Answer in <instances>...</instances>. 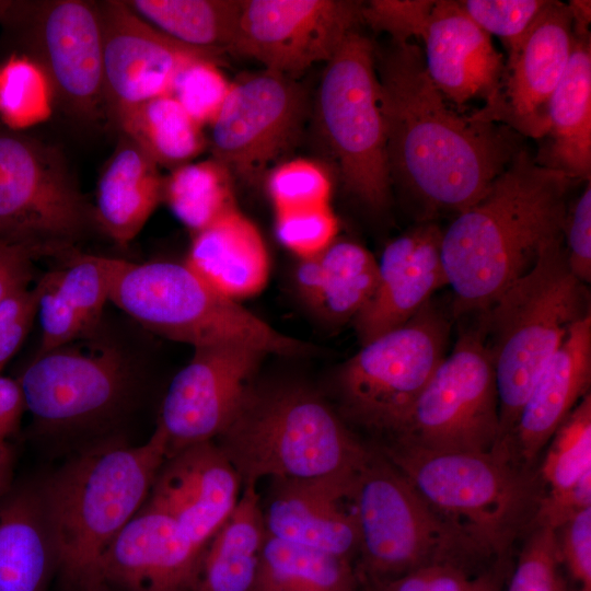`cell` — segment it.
Listing matches in <instances>:
<instances>
[{
    "mask_svg": "<svg viewBox=\"0 0 591 591\" xmlns=\"http://www.w3.org/2000/svg\"><path fill=\"white\" fill-rule=\"evenodd\" d=\"M392 185L420 207V221L480 199L524 147L506 125L462 114L429 78L415 43L375 47Z\"/></svg>",
    "mask_w": 591,
    "mask_h": 591,
    "instance_id": "cell-1",
    "label": "cell"
},
{
    "mask_svg": "<svg viewBox=\"0 0 591 591\" xmlns=\"http://www.w3.org/2000/svg\"><path fill=\"white\" fill-rule=\"evenodd\" d=\"M573 182L523 147L484 196L456 213L440 247L454 318L490 306L563 235Z\"/></svg>",
    "mask_w": 591,
    "mask_h": 591,
    "instance_id": "cell-2",
    "label": "cell"
},
{
    "mask_svg": "<svg viewBox=\"0 0 591 591\" xmlns=\"http://www.w3.org/2000/svg\"><path fill=\"white\" fill-rule=\"evenodd\" d=\"M166 452V433L157 424L141 444L105 440L83 445L42 478L61 587L99 581L103 553L143 507Z\"/></svg>",
    "mask_w": 591,
    "mask_h": 591,
    "instance_id": "cell-3",
    "label": "cell"
},
{
    "mask_svg": "<svg viewBox=\"0 0 591 591\" xmlns=\"http://www.w3.org/2000/svg\"><path fill=\"white\" fill-rule=\"evenodd\" d=\"M587 285L567 262L563 235L536 264L476 314L493 362L499 408V440L508 437L536 379L570 327L590 314Z\"/></svg>",
    "mask_w": 591,
    "mask_h": 591,
    "instance_id": "cell-4",
    "label": "cell"
},
{
    "mask_svg": "<svg viewBox=\"0 0 591 591\" xmlns=\"http://www.w3.org/2000/svg\"><path fill=\"white\" fill-rule=\"evenodd\" d=\"M218 439L243 486L264 477L354 475L371 449L317 394L294 384L254 385Z\"/></svg>",
    "mask_w": 591,
    "mask_h": 591,
    "instance_id": "cell-5",
    "label": "cell"
},
{
    "mask_svg": "<svg viewBox=\"0 0 591 591\" xmlns=\"http://www.w3.org/2000/svg\"><path fill=\"white\" fill-rule=\"evenodd\" d=\"M376 448L483 558L505 555L533 524L541 499L535 470L494 452L429 451L393 440Z\"/></svg>",
    "mask_w": 591,
    "mask_h": 591,
    "instance_id": "cell-6",
    "label": "cell"
},
{
    "mask_svg": "<svg viewBox=\"0 0 591 591\" xmlns=\"http://www.w3.org/2000/svg\"><path fill=\"white\" fill-rule=\"evenodd\" d=\"M109 301L146 328L194 348L234 344L280 356L310 349L213 289L185 263L113 258Z\"/></svg>",
    "mask_w": 591,
    "mask_h": 591,
    "instance_id": "cell-7",
    "label": "cell"
},
{
    "mask_svg": "<svg viewBox=\"0 0 591 591\" xmlns=\"http://www.w3.org/2000/svg\"><path fill=\"white\" fill-rule=\"evenodd\" d=\"M351 501L363 570L385 580L431 564L465 566L483 558L378 449L371 448Z\"/></svg>",
    "mask_w": 591,
    "mask_h": 591,
    "instance_id": "cell-8",
    "label": "cell"
},
{
    "mask_svg": "<svg viewBox=\"0 0 591 591\" xmlns=\"http://www.w3.org/2000/svg\"><path fill=\"white\" fill-rule=\"evenodd\" d=\"M316 120L346 190L374 212L390 204L392 181L375 69V46L352 32L325 63Z\"/></svg>",
    "mask_w": 591,
    "mask_h": 591,
    "instance_id": "cell-9",
    "label": "cell"
},
{
    "mask_svg": "<svg viewBox=\"0 0 591 591\" xmlns=\"http://www.w3.org/2000/svg\"><path fill=\"white\" fill-rule=\"evenodd\" d=\"M450 329L447 313L431 299L402 326L361 345L337 375L348 417L394 436L445 357Z\"/></svg>",
    "mask_w": 591,
    "mask_h": 591,
    "instance_id": "cell-10",
    "label": "cell"
},
{
    "mask_svg": "<svg viewBox=\"0 0 591 591\" xmlns=\"http://www.w3.org/2000/svg\"><path fill=\"white\" fill-rule=\"evenodd\" d=\"M91 211L56 148L0 130V239L57 255L86 232Z\"/></svg>",
    "mask_w": 591,
    "mask_h": 591,
    "instance_id": "cell-11",
    "label": "cell"
},
{
    "mask_svg": "<svg viewBox=\"0 0 591 591\" xmlns=\"http://www.w3.org/2000/svg\"><path fill=\"white\" fill-rule=\"evenodd\" d=\"M387 440L439 452H494L499 440L495 372L477 325L462 331Z\"/></svg>",
    "mask_w": 591,
    "mask_h": 591,
    "instance_id": "cell-12",
    "label": "cell"
},
{
    "mask_svg": "<svg viewBox=\"0 0 591 591\" xmlns=\"http://www.w3.org/2000/svg\"><path fill=\"white\" fill-rule=\"evenodd\" d=\"M18 382L38 429L60 436L116 415L130 396L132 373L116 347L71 343L37 355Z\"/></svg>",
    "mask_w": 591,
    "mask_h": 591,
    "instance_id": "cell-13",
    "label": "cell"
},
{
    "mask_svg": "<svg viewBox=\"0 0 591 591\" xmlns=\"http://www.w3.org/2000/svg\"><path fill=\"white\" fill-rule=\"evenodd\" d=\"M308 99L294 78L268 70L232 82L211 126L212 158L253 185L277 165L299 137Z\"/></svg>",
    "mask_w": 591,
    "mask_h": 591,
    "instance_id": "cell-14",
    "label": "cell"
},
{
    "mask_svg": "<svg viewBox=\"0 0 591 591\" xmlns=\"http://www.w3.org/2000/svg\"><path fill=\"white\" fill-rule=\"evenodd\" d=\"M362 1L243 0L231 54L294 78L326 63L362 23Z\"/></svg>",
    "mask_w": 591,
    "mask_h": 591,
    "instance_id": "cell-15",
    "label": "cell"
},
{
    "mask_svg": "<svg viewBox=\"0 0 591 591\" xmlns=\"http://www.w3.org/2000/svg\"><path fill=\"white\" fill-rule=\"evenodd\" d=\"M5 22L26 23L35 54L32 58L46 70L55 95L71 115L84 121L104 117L107 108L97 3L81 0L15 2Z\"/></svg>",
    "mask_w": 591,
    "mask_h": 591,
    "instance_id": "cell-16",
    "label": "cell"
},
{
    "mask_svg": "<svg viewBox=\"0 0 591 591\" xmlns=\"http://www.w3.org/2000/svg\"><path fill=\"white\" fill-rule=\"evenodd\" d=\"M193 358L173 378L158 424L167 438L166 456L218 438L231 424L267 355L234 344L194 348Z\"/></svg>",
    "mask_w": 591,
    "mask_h": 591,
    "instance_id": "cell-17",
    "label": "cell"
},
{
    "mask_svg": "<svg viewBox=\"0 0 591 591\" xmlns=\"http://www.w3.org/2000/svg\"><path fill=\"white\" fill-rule=\"evenodd\" d=\"M573 21L568 3L549 0L529 31L506 47L508 58L496 97L474 113L522 137L542 139L547 106L569 61Z\"/></svg>",
    "mask_w": 591,
    "mask_h": 591,
    "instance_id": "cell-18",
    "label": "cell"
},
{
    "mask_svg": "<svg viewBox=\"0 0 591 591\" xmlns=\"http://www.w3.org/2000/svg\"><path fill=\"white\" fill-rule=\"evenodd\" d=\"M103 36L104 94L107 112L171 94L177 73L199 58L223 54L187 46L135 13L126 1L97 3Z\"/></svg>",
    "mask_w": 591,
    "mask_h": 591,
    "instance_id": "cell-19",
    "label": "cell"
},
{
    "mask_svg": "<svg viewBox=\"0 0 591 591\" xmlns=\"http://www.w3.org/2000/svg\"><path fill=\"white\" fill-rule=\"evenodd\" d=\"M242 480L215 440L167 455L143 506L170 517L206 548L241 496Z\"/></svg>",
    "mask_w": 591,
    "mask_h": 591,
    "instance_id": "cell-20",
    "label": "cell"
},
{
    "mask_svg": "<svg viewBox=\"0 0 591 591\" xmlns=\"http://www.w3.org/2000/svg\"><path fill=\"white\" fill-rule=\"evenodd\" d=\"M205 548L143 506L103 553L97 579L113 591H193Z\"/></svg>",
    "mask_w": 591,
    "mask_h": 591,
    "instance_id": "cell-21",
    "label": "cell"
},
{
    "mask_svg": "<svg viewBox=\"0 0 591 591\" xmlns=\"http://www.w3.org/2000/svg\"><path fill=\"white\" fill-rule=\"evenodd\" d=\"M357 474L273 478L262 505L267 536L350 560L359 530L354 507L346 506Z\"/></svg>",
    "mask_w": 591,
    "mask_h": 591,
    "instance_id": "cell-22",
    "label": "cell"
},
{
    "mask_svg": "<svg viewBox=\"0 0 591 591\" xmlns=\"http://www.w3.org/2000/svg\"><path fill=\"white\" fill-rule=\"evenodd\" d=\"M441 237V228L428 220L386 244L374 293L352 321L361 345L405 324L447 286Z\"/></svg>",
    "mask_w": 591,
    "mask_h": 591,
    "instance_id": "cell-23",
    "label": "cell"
},
{
    "mask_svg": "<svg viewBox=\"0 0 591 591\" xmlns=\"http://www.w3.org/2000/svg\"><path fill=\"white\" fill-rule=\"evenodd\" d=\"M591 383V313L576 322L548 359L526 397L513 428L494 451L526 471L549 439L589 393Z\"/></svg>",
    "mask_w": 591,
    "mask_h": 591,
    "instance_id": "cell-24",
    "label": "cell"
},
{
    "mask_svg": "<svg viewBox=\"0 0 591 591\" xmlns=\"http://www.w3.org/2000/svg\"><path fill=\"white\" fill-rule=\"evenodd\" d=\"M421 38L427 73L448 101L457 106L473 99L493 102L503 76V57L457 1H436Z\"/></svg>",
    "mask_w": 591,
    "mask_h": 591,
    "instance_id": "cell-25",
    "label": "cell"
},
{
    "mask_svg": "<svg viewBox=\"0 0 591 591\" xmlns=\"http://www.w3.org/2000/svg\"><path fill=\"white\" fill-rule=\"evenodd\" d=\"M58 572L42 478L14 480L0 497V591H48Z\"/></svg>",
    "mask_w": 591,
    "mask_h": 591,
    "instance_id": "cell-26",
    "label": "cell"
},
{
    "mask_svg": "<svg viewBox=\"0 0 591 591\" xmlns=\"http://www.w3.org/2000/svg\"><path fill=\"white\" fill-rule=\"evenodd\" d=\"M547 131L535 162L572 179L591 177V37L573 24L567 68L547 106Z\"/></svg>",
    "mask_w": 591,
    "mask_h": 591,
    "instance_id": "cell-27",
    "label": "cell"
},
{
    "mask_svg": "<svg viewBox=\"0 0 591 591\" xmlns=\"http://www.w3.org/2000/svg\"><path fill=\"white\" fill-rule=\"evenodd\" d=\"M185 264L235 301L259 293L269 277L264 239L237 208L194 234Z\"/></svg>",
    "mask_w": 591,
    "mask_h": 591,
    "instance_id": "cell-28",
    "label": "cell"
},
{
    "mask_svg": "<svg viewBox=\"0 0 591 591\" xmlns=\"http://www.w3.org/2000/svg\"><path fill=\"white\" fill-rule=\"evenodd\" d=\"M113 258L73 254L40 282L37 315L46 338L56 344L74 341L97 325L109 301Z\"/></svg>",
    "mask_w": 591,
    "mask_h": 591,
    "instance_id": "cell-29",
    "label": "cell"
},
{
    "mask_svg": "<svg viewBox=\"0 0 591 591\" xmlns=\"http://www.w3.org/2000/svg\"><path fill=\"white\" fill-rule=\"evenodd\" d=\"M303 301L324 320L354 321L374 293L378 260L358 242L336 239L322 253L301 258L294 273Z\"/></svg>",
    "mask_w": 591,
    "mask_h": 591,
    "instance_id": "cell-30",
    "label": "cell"
},
{
    "mask_svg": "<svg viewBox=\"0 0 591 591\" xmlns=\"http://www.w3.org/2000/svg\"><path fill=\"white\" fill-rule=\"evenodd\" d=\"M159 165L123 135L97 183L94 218L117 244L127 245L163 200Z\"/></svg>",
    "mask_w": 591,
    "mask_h": 591,
    "instance_id": "cell-31",
    "label": "cell"
},
{
    "mask_svg": "<svg viewBox=\"0 0 591 591\" xmlns=\"http://www.w3.org/2000/svg\"><path fill=\"white\" fill-rule=\"evenodd\" d=\"M266 536L256 485H245L204 551L193 591H255Z\"/></svg>",
    "mask_w": 591,
    "mask_h": 591,
    "instance_id": "cell-32",
    "label": "cell"
},
{
    "mask_svg": "<svg viewBox=\"0 0 591 591\" xmlns=\"http://www.w3.org/2000/svg\"><path fill=\"white\" fill-rule=\"evenodd\" d=\"M113 118L158 165L178 167L207 146L202 126L170 94L121 109Z\"/></svg>",
    "mask_w": 591,
    "mask_h": 591,
    "instance_id": "cell-33",
    "label": "cell"
},
{
    "mask_svg": "<svg viewBox=\"0 0 591 591\" xmlns=\"http://www.w3.org/2000/svg\"><path fill=\"white\" fill-rule=\"evenodd\" d=\"M127 5L148 23L187 46L228 51L236 32L240 0H130Z\"/></svg>",
    "mask_w": 591,
    "mask_h": 591,
    "instance_id": "cell-34",
    "label": "cell"
},
{
    "mask_svg": "<svg viewBox=\"0 0 591 591\" xmlns=\"http://www.w3.org/2000/svg\"><path fill=\"white\" fill-rule=\"evenodd\" d=\"M350 560L266 536L255 591H355Z\"/></svg>",
    "mask_w": 591,
    "mask_h": 591,
    "instance_id": "cell-35",
    "label": "cell"
},
{
    "mask_svg": "<svg viewBox=\"0 0 591 591\" xmlns=\"http://www.w3.org/2000/svg\"><path fill=\"white\" fill-rule=\"evenodd\" d=\"M537 471L541 499L535 515L561 507L591 476V395L575 406L549 439Z\"/></svg>",
    "mask_w": 591,
    "mask_h": 591,
    "instance_id": "cell-36",
    "label": "cell"
},
{
    "mask_svg": "<svg viewBox=\"0 0 591 591\" xmlns=\"http://www.w3.org/2000/svg\"><path fill=\"white\" fill-rule=\"evenodd\" d=\"M233 175L216 159L189 162L164 178L163 199L194 234L236 209Z\"/></svg>",
    "mask_w": 591,
    "mask_h": 591,
    "instance_id": "cell-37",
    "label": "cell"
},
{
    "mask_svg": "<svg viewBox=\"0 0 591 591\" xmlns=\"http://www.w3.org/2000/svg\"><path fill=\"white\" fill-rule=\"evenodd\" d=\"M54 96L46 70L32 57L13 54L0 67V119L10 129L49 119Z\"/></svg>",
    "mask_w": 591,
    "mask_h": 591,
    "instance_id": "cell-38",
    "label": "cell"
},
{
    "mask_svg": "<svg viewBox=\"0 0 591 591\" xmlns=\"http://www.w3.org/2000/svg\"><path fill=\"white\" fill-rule=\"evenodd\" d=\"M266 188L275 213H278L331 206L333 183L320 163L293 159L268 172Z\"/></svg>",
    "mask_w": 591,
    "mask_h": 591,
    "instance_id": "cell-39",
    "label": "cell"
},
{
    "mask_svg": "<svg viewBox=\"0 0 591 591\" xmlns=\"http://www.w3.org/2000/svg\"><path fill=\"white\" fill-rule=\"evenodd\" d=\"M212 58L187 63L176 76L171 94L200 126L211 125L232 85Z\"/></svg>",
    "mask_w": 591,
    "mask_h": 591,
    "instance_id": "cell-40",
    "label": "cell"
},
{
    "mask_svg": "<svg viewBox=\"0 0 591 591\" xmlns=\"http://www.w3.org/2000/svg\"><path fill=\"white\" fill-rule=\"evenodd\" d=\"M560 568L555 530L532 525L507 591H567Z\"/></svg>",
    "mask_w": 591,
    "mask_h": 591,
    "instance_id": "cell-41",
    "label": "cell"
},
{
    "mask_svg": "<svg viewBox=\"0 0 591 591\" xmlns=\"http://www.w3.org/2000/svg\"><path fill=\"white\" fill-rule=\"evenodd\" d=\"M463 11L505 47L517 43L533 25L549 0H461Z\"/></svg>",
    "mask_w": 591,
    "mask_h": 591,
    "instance_id": "cell-42",
    "label": "cell"
},
{
    "mask_svg": "<svg viewBox=\"0 0 591 591\" xmlns=\"http://www.w3.org/2000/svg\"><path fill=\"white\" fill-rule=\"evenodd\" d=\"M275 215L277 237L300 259L322 253L337 239L339 223L331 206Z\"/></svg>",
    "mask_w": 591,
    "mask_h": 591,
    "instance_id": "cell-43",
    "label": "cell"
},
{
    "mask_svg": "<svg viewBox=\"0 0 591 591\" xmlns=\"http://www.w3.org/2000/svg\"><path fill=\"white\" fill-rule=\"evenodd\" d=\"M436 1L431 0H371L363 2L362 23L384 32L391 40L409 43L421 38Z\"/></svg>",
    "mask_w": 591,
    "mask_h": 591,
    "instance_id": "cell-44",
    "label": "cell"
},
{
    "mask_svg": "<svg viewBox=\"0 0 591 591\" xmlns=\"http://www.w3.org/2000/svg\"><path fill=\"white\" fill-rule=\"evenodd\" d=\"M555 532L560 566L570 582L567 591H591V507L572 515Z\"/></svg>",
    "mask_w": 591,
    "mask_h": 591,
    "instance_id": "cell-45",
    "label": "cell"
},
{
    "mask_svg": "<svg viewBox=\"0 0 591 591\" xmlns=\"http://www.w3.org/2000/svg\"><path fill=\"white\" fill-rule=\"evenodd\" d=\"M563 240L570 270L584 285L591 281V182L567 211Z\"/></svg>",
    "mask_w": 591,
    "mask_h": 591,
    "instance_id": "cell-46",
    "label": "cell"
},
{
    "mask_svg": "<svg viewBox=\"0 0 591 591\" xmlns=\"http://www.w3.org/2000/svg\"><path fill=\"white\" fill-rule=\"evenodd\" d=\"M39 283L0 302V373L23 344L37 313Z\"/></svg>",
    "mask_w": 591,
    "mask_h": 591,
    "instance_id": "cell-47",
    "label": "cell"
},
{
    "mask_svg": "<svg viewBox=\"0 0 591 591\" xmlns=\"http://www.w3.org/2000/svg\"><path fill=\"white\" fill-rule=\"evenodd\" d=\"M473 579L452 564H431L380 580L378 591H471Z\"/></svg>",
    "mask_w": 591,
    "mask_h": 591,
    "instance_id": "cell-48",
    "label": "cell"
},
{
    "mask_svg": "<svg viewBox=\"0 0 591 591\" xmlns=\"http://www.w3.org/2000/svg\"><path fill=\"white\" fill-rule=\"evenodd\" d=\"M36 256L27 246L0 239V302L30 288Z\"/></svg>",
    "mask_w": 591,
    "mask_h": 591,
    "instance_id": "cell-49",
    "label": "cell"
},
{
    "mask_svg": "<svg viewBox=\"0 0 591 591\" xmlns=\"http://www.w3.org/2000/svg\"><path fill=\"white\" fill-rule=\"evenodd\" d=\"M25 410L24 397L18 380L0 374V443L9 442L16 432Z\"/></svg>",
    "mask_w": 591,
    "mask_h": 591,
    "instance_id": "cell-50",
    "label": "cell"
},
{
    "mask_svg": "<svg viewBox=\"0 0 591 591\" xmlns=\"http://www.w3.org/2000/svg\"><path fill=\"white\" fill-rule=\"evenodd\" d=\"M14 451L9 442L0 443V497L13 485Z\"/></svg>",
    "mask_w": 591,
    "mask_h": 591,
    "instance_id": "cell-51",
    "label": "cell"
},
{
    "mask_svg": "<svg viewBox=\"0 0 591 591\" xmlns=\"http://www.w3.org/2000/svg\"><path fill=\"white\" fill-rule=\"evenodd\" d=\"M472 591H501L498 578L484 573L473 580Z\"/></svg>",
    "mask_w": 591,
    "mask_h": 591,
    "instance_id": "cell-52",
    "label": "cell"
},
{
    "mask_svg": "<svg viewBox=\"0 0 591 591\" xmlns=\"http://www.w3.org/2000/svg\"><path fill=\"white\" fill-rule=\"evenodd\" d=\"M61 589L62 591H113L101 581L76 587H61Z\"/></svg>",
    "mask_w": 591,
    "mask_h": 591,
    "instance_id": "cell-53",
    "label": "cell"
},
{
    "mask_svg": "<svg viewBox=\"0 0 591 591\" xmlns=\"http://www.w3.org/2000/svg\"><path fill=\"white\" fill-rule=\"evenodd\" d=\"M471 591H472V589H471Z\"/></svg>",
    "mask_w": 591,
    "mask_h": 591,
    "instance_id": "cell-54",
    "label": "cell"
}]
</instances>
